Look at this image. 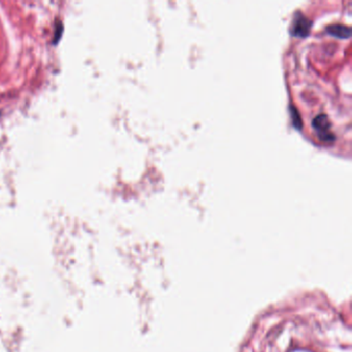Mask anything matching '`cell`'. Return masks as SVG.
I'll use <instances>...</instances> for the list:
<instances>
[{
	"label": "cell",
	"mask_w": 352,
	"mask_h": 352,
	"mask_svg": "<svg viewBox=\"0 0 352 352\" xmlns=\"http://www.w3.org/2000/svg\"><path fill=\"white\" fill-rule=\"evenodd\" d=\"M310 28H311V21L308 20L304 15L297 13L292 19L290 32L294 36L304 37L309 34Z\"/></svg>",
	"instance_id": "cell-1"
},
{
	"label": "cell",
	"mask_w": 352,
	"mask_h": 352,
	"mask_svg": "<svg viewBox=\"0 0 352 352\" xmlns=\"http://www.w3.org/2000/svg\"><path fill=\"white\" fill-rule=\"evenodd\" d=\"M313 127L318 131L319 136L324 141H331L334 140V136L330 135L329 130L331 128V123L329 118L325 115L317 116L313 120Z\"/></svg>",
	"instance_id": "cell-2"
},
{
	"label": "cell",
	"mask_w": 352,
	"mask_h": 352,
	"mask_svg": "<svg viewBox=\"0 0 352 352\" xmlns=\"http://www.w3.org/2000/svg\"><path fill=\"white\" fill-rule=\"evenodd\" d=\"M326 31L329 34L339 37V38H349L351 35V30L349 27L341 24H335L331 25L326 28Z\"/></svg>",
	"instance_id": "cell-3"
}]
</instances>
